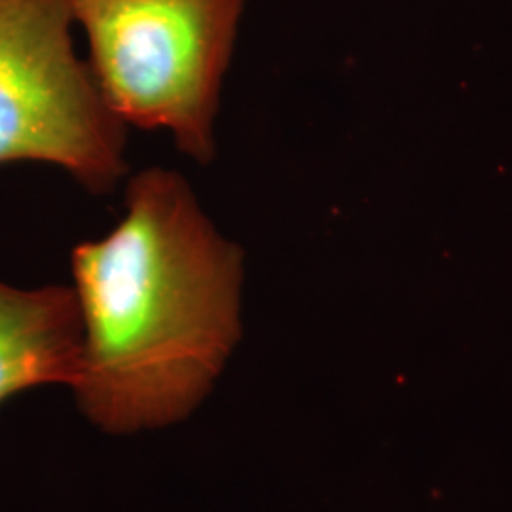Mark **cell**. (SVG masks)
<instances>
[{
	"mask_svg": "<svg viewBox=\"0 0 512 512\" xmlns=\"http://www.w3.org/2000/svg\"><path fill=\"white\" fill-rule=\"evenodd\" d=\"M69 0H0V165L50 164L90 192L126 173V126L73 40Z\"/></svg>",
	"mask_w": 512,
	"mask_h": 512,
	"instance_id": "3",
	"label": "cell"
},
{
	"mask_svg": "<svg viewBox=\"0 0 512 512\" xmlns=\"http://www.w3.org/2000/svg\"><path fill=\"white\" fill-rule=\"evenodd\" d=\"M82 323L71 287L33 291L0 281V403L31 387L74 385Z\"/></svg>",
	"mask_w": 512,
	"mask_h": 512,
	"instance_id": "4",
	"label": "cell"
},
{
	"mask_svg": "<svg viewBox=\"0 0 512 512\" xmlns=\"http://www.w3.org/2000/svg\"><path fill=\"white\" fill-rule=\"evenodd\" d=\"M90 69L124 126L165 131L198 164L215 120L245 0H69Z\"/></svg>",
	"mask_w": 512,
	"mask_h": 512,
	"instance_id": "2",
	"label": "cell"
},
{
	"mask_svg": "<svg viewBox=\"0 0 512 512\" xmlns=\"http://www.w3.org/2000/svg\"><path fill=\"white\" fill-rule=\"evenodd\" d=\"M71 264L86 416L118 435L186 418L238 346L243 251L181 173L150 167L116 228L76 245Z\"/></svg>",
	"mask_w": 512,
	"mask_h": 512,
	"instance_id": "1",
	"label": "cell"
}]
</instances>
